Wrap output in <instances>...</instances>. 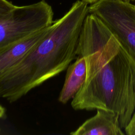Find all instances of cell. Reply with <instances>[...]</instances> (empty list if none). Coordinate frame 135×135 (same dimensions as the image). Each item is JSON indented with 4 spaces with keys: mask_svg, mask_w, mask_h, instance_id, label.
<instances>
[{
    "mask_svg": "<svg viewBox=\"0 0 135 135\" xmlns=\"http://www.w3.org/2000/svg\"><path fill=\"white\" fill-rule=\"evenodd\" d=\"M78 55L85 60L86 78L72 100V108L112 111L124 129L135 112V59L102 21L91 13L82 26Z\"/></svg>",
    "mask_w": 135,
    "mask_h": 135,
    "instance_id": "6da1fadb",
    "label": "cell"
},
{
    "mask_svg": "<svg viewBox=\"0 0 135 135\" xmlns=\"http://www.w3.org/2000/svg\"><path fill=\"white\" fill-rule=\"evenodd\" d=\"M89 4L82 0L49 27L45 37L17 65L0 76V98L16 102L31 90L66 70L77 56Z\"/></svg>",
    "mask_w": 135,
    "mask_h": 135,
    "instance_id": "7a4b0ae2",
    "label": "cell"
},
{
    "mask_svg": "<svg viewBox=\"0 0 135 135\" xmlns=\"http://www.w3.org/2000/svg\"><path fill=\"white\" fill-rule=\"evenodd\" d=\"M53 11L44 0L16 6L0 18V49L50 26Z\"/></svg>",
    "mask_w": 135,
    "mask_h": 135,
    "instance_id": "3957f363",
    "label": "cell"
},
{
    "mask_svg": "<svg viewBox=\"0 0 135 135\" xmlns=\"http://www.w3.org/2000/svg\"><path fill=\"white\" fill-rule=\"evenodd\" d=\"M89 13L99 18L135 59V5L121 0H98Z\"/></svg>",
    "mask_w": 135,
    "mask_h": 135,
    "instance_id": "277c9868",
    "label": "cell"
},
{
    "mask_svg": "<svg viewBox=\"0 0 135 135\" xmlns=\"http://www.w3.org/2000/svg\"><path fill=\"white\" fill-rule=\"evenodd\" d=\"M50 26L0 49V76L14 67L30 52L47 34Z\"/></svg>",
    "mask_w": 135,
    "mask_h": 135,
    "instance_id": "5b68a950",
    "label": "cell"
},
{
    "mask_svg": "<svg viewBox=\"0 0 135 135\" xmlns=\"http://www.w3.org/2000/svg\"><path fill=\"white\" fill-rule=\"evenodd\" d=\"M96 114L85 120L72 135H124L119 117L114 112L97 110Z\"/></svg>",
    "mask_w": 135,
    "mask_h": 135,
    "instance_id": "8992f818",
    "label": "cell"
},
{
    "mask_svg": "<svg viewBox=\"0 0 135 135\" xmlns=\"http://www.w3.org/2000/svg\"><path fill=\"white\" fill-rule=\"evenodd\" d=\"M86 78V64L84 57L78 55L75 61L66 69L65 78L60 91L59 101L67 103L75 97L84 84Z\"/></svg>",
    "mask_w": 135,
    "mask_h": 135,
    "instance_id": "52a82bcc",
    "label": "cell"
},
{
    "mask_svg": "<svg viewBox=\"0 0 135 135\" xmlns=\"http://www.w3.org/2000/svg\"><path fill=\"white\" fill-rule=\"evenodd\" d=\"M15 6L8 0H0V18L8 13Z\"/></svg>",
    "mask_w": 135,
    "mask_h": 135,
    "instance_id": "ba28073f",
    "label": "cell"
},
{
    "mask_svg": "<svg viewBox=\"0 0 135 135\" xmlns=\"http://www.w3.org/2000/svg\"><path fill=\"white\" fill-rule=\"evenodd\" d=\"M126 134L135 135V112H134L129 123L124 129Z\"/></svg>",
    "mask_w": 135,
    "mask_h": 135,
    "instance_id": "9c48e42d",
    "label": "cell"
},
{
    "mask_svg": "<svg viewBox=\"0 0 135 135\" xmlns=\"http://www.w3.org/2000/svg\"><path fill=\"white\" fill-rule=\"evenodd\" d=\"M5 115V108L0 105V119L3 118Z\"/></svg>",
    "mask_w": 135,
    "mask_h": 135,
    "instance_id": "30bf717a",
    "label": "cell"
},
{
    "mask_svg": "<svg viewBox=\"0 0 135 135\" xmlns=\"http://www.w3.org/2000/svg\"><path fill=\"white\" fill-rule=\"evenodd\" d=\"M85 2H86V3H88V4H91L94 2H95L96 1H97L98 0H82Z\"/></svg>",
    "mask_w": 135,
    "mask_h": 135,
    "instance_id": "8fae6325",
    "label": "cell"
},
{
    "mask_svg": "<svg viewBox=\"0 0 135 135\" xmlns=\"http://www.w3.org/2000/svg\"><path fill=\"white\" fill-rule=\"evenodd\" d=\"M121 1H125V2H130V1H134V0H121Z\"/></svg>",
    "mask_w": 135,
    "mask_h": 135,
    "instance_id": "7c38bea8",
    "label": "cell"
}]
</instances>
